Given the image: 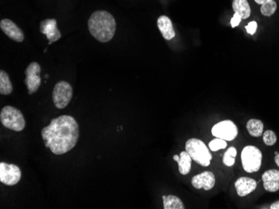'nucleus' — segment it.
<instances>
[{"mask_svg": "<svg viewBox=\"0 0 279 209\" xmlns=\"http://www.w3.org/2000/svg\"><path fill=\"white\" fill-rule=\"evenodd\" d=\"M41 135L46 147L54 154H65L73 149L79 140V125L73 117L62 115L53 119L50 125L42 129Z\"/></svg>", "mask_w": 279, "mask_h": 209, "instance_id": "obj_1", "label": "nucleus"}, {"mask_svg": "<svg viewBox=\"0 0 279 209\" xmlns=\"http://www.w3.org/2000/svg\"><path fill=\"white\" fill-rule=\"evenodd\" d=\"M89 31L100 43H108L112 39L116 29L115 18L105 10L94 12L88 21Z\"/></svg>", "mask_w": 279, "mask_h": 209, "instance_id": "obj_2", "label": "nucleus"}, {"mask_svg": "<svg viewBox=\"0 0 279 209\" xmlns=\"http://www.w3.org/2000/svg\"><path fill=\"white\" fill-rule=\"evenodd\" d=\"M186 151L193 161L201 166L208 167L213 159L210 151L203 141L197 138H191L186 141Z\"/></svg>", "mask_w": 279, "mask_h": 209, "instance_id": "obj_3", "label": "nucleus"}, {"mask_svg": "<svg viewBox=\"0 0 279 209\" xmlns=\"http://www.w3.org/2000/svg\"><path fill=\"white\" fill-rule=\"evenodd\" d=\"M0 121L6 129L20 132L25 128V119L20 110L12 106H5L0 112Z\"/></svg>", "mask_w": 279, "mask_h": 209, "instance_id": "obj_4", "label": "nucleus"}, {"mask_svg": "<svg viewBox=\"0 0 279 209\" xmlns=\"http://www.w3.org/2000/svg\"><path fill=\"white\" fill-rule=\"evenodd\" d=\"M241 159L243 168L247 173L253 174L259 171L263 154L258 147L253 145L246 146L242 151Z\"/></svg>", "mask_w": 279, "mask_h": 209, "instance_id": "obj_5", "label": "nucleus"}, {"mask_svg": "<svg viewBox=\"0 0 279 209\" xmlns=\"http://www.w3.org/2000/svg\"><path fill=\"white\" fill-rule=\"evenodd\" d=\"M73 97V88L69 83L60 81L56 83L53 90L52 98L54 104L59 110L67 107Z\"/></svg>", "mask_w": 279, "mask_h": 209, "instance_id": "obj_6", "label": "nucleus"}, {"mask_svg": "<svg viewBox=\"0 0 279 209\" xmlns=\"http://www.w3.org/2000/svg\"><path fill=\"white\" fill-rule=\"evenodd\" d=\"M212 133L216 138H222L226 141H232L238 134V129L233 122L224 120L215 124L212 129Z\"/></svg>", "mask_w": 279, "mask_h": 209, "instance_id": "obj_7", "label": "nucleus"}, {"mask_svg": "<svg viewBox=\"0 0 279 209\" xmlns=\"http://www.w3.org/2000/svg\"><path fill=\"white\" fill-rule=\"evenodd\" d=\"M21 178V170L15 164H0V182L5 185L14 186Z\"/></svg>", "mask_w": 279, "mask_h": 209, "instance_id": "obj_8", "label": "nucleus"}, {"mask_svg": "<svg viewBox=\"0 0 279 209\" xmlns=\"http://www.w3.org/2000/svg\"><path fill=\"white\" fill-rule=\"evenodd\" d=\"M41 72V65L36 62H32L25 69L24 74L26 77L24 79V83L28 88L29 94H33L38 91L41 84V79L39 76Z\"/></svg>", "mask_w": 279, "mask_h": 209, "instance_id": "obj_9", "label": "nucleus"}, {"mask_svg": "<svg viewBox=\"0 0 279 209\" xmlns=\"http://www.w3.org/2000/svg\"><path fill=\"white\" fill-rule=\"evenodd\" d=\"M41 32L46 34L48 38L49 45L55 43L61 38V33L58 29L57 20L55 19H46L41 23Z\"/></svg>", "mask_w": 279, "mask_h": 209, "instance_id": "obj_10", "label": "nucleus"}, {"mask_svg": "<svg viewBox=\"0 0 279 209\" xmlns=\"http://www.w3.org/2000/svg\"><path fill=\"white\" fill-rule=\"evenodd\" d=\"M0 29L9 38L15 42L21 43L24 40V33L21 29L10 19H2L0 22Z\"/></svg>", "mask_w": 279, "mask_h": 209, "instance_id": "obj_11", "label": "nucleus"}, {"mask_svg": "<svg viewBox=\"0 0 279 209\" xmlns=\"http://www.w3.org/2000/svg\"><path fill=\"white\" fill-rule=\"evenodd\" d=\"M216 183V178L214 174L210 171L203 172L202 174H197L191 179V184L196 189L203 188L206 191L213 189Z\"/></svg>", "mask_w": 279, "mask_h": 209, "instance_id": "obj_12", "label": "nucleus"}, {"mask_svg": "<svg viewBox=\"0 0 279 209\" xmlns=\"http://www.w3.org/2000/svg\"><path fill=\"white\" fill-rule=\"evenodd\" d=\"M264 189L270 193L279 190V170L269 169L265 172L262 177Z\"/></svg>", "mask_w": 279, "mask_h": 209, "instance_id": "obj_13", "label": "nucleus"}, {"mask_svg": "<svg viewBox=\"0 0 279 209\" xmlns=\"http://www.w3.org/2000/svg\"><path fill=\"white\" fill-rule=\"evenodd\" d=\"M257 184L258 183L253 178L242 177L235 182V188L239 197H245L255 190Z\"/></svg>", "mask_w": 279, "mask_h": 209, "instance_id": "obj_14", "label": "nucleus"}, {"mask_svg": "<svg viewBox=\"0 0 279 209\" xmlns=\"http://www.w3.org/2000/svg\"><path fill=\"white\" fill-rule=\"evenodd\" d=\"M157 26L166 40H172L176 35L172 20L166 15L158 18Z\"/></svg>", "mask_w": 279, "mask_h": 209, "instance_id": "obj_15", "label": "nucleus"}, {"mask_svg": "<svg viewBox=\"0 0 279 209\" xmlns=\"http://www.w3.org/2000/svg\"><path fill=\"white\" fill-rule=\"evenodd\" d=\"M232 9L234 12L241 16L242 19H247L250 17L251 8L248 0H233Z\"/></svg>", "mask_w": 279, "mask_h": 209, "instance_id": "obj_16", "label": "nucleus"}, {"mask_svg": "<svg viewBox=\"0 0 279 209\" xmlns=\"http://www.w3.org/2000/svg\"><path fill=\"white\" fill-rule=\"evenodd\" d=\"M191 156L186 151L181 152L179 155V159L177 160L178 164V169L181 175H186L191 171Z\"/></svg>", "mask_w": 279, "mask_h": 209, "instance_id": "obj_17", "label": "nucleus"}, {"mask_svg": "<svg viewBox=\"0 0 279 209\" xmlns=\"http://www.w3.org/2000/svg\"><path fill=\"white\" fill-rule=\"evenodd\" d=\"M263 128H264L263 123L259 119H250L247 123V129H248V133L251 136L256 137V138H258L263 134Z\"/></svg>", "mask_w": 279, "mask_h": 209, "instance_id": "obj_18", "label": "nucleus"}, {"mask_svg": "<svg viewBox=\"0 0 279 209\" xmlns=\"http://www.w3.org/2000/svg\"><path fill=\"white\" fill-rule=\"evenodd\" d=\"M164 209H184L185 205L179 197L174 195H164L163 196Z\"/></svg>", "mask_w": 279, "mask_h": 209, "instance_id": "obj_19", "label": "nucleus"}, {"mask_svg": "<svg viewBox=\"0 0 279 209\" xmlns=\"http://www.w3.org/2000/svg\"><path fill=\"white\" fill-rule=\"evenodd\" d=\"M13 92V85L9 74L4 70L0 71V93L3 95H9Z\"/></svg>", "mask_w": 279, "mask_h": 209, "instance_id": "obj_20", "label": "nucleus"}, {"mask_svg": "<svg viewBox=\"0 0 279 209\" xmlns=\"http://www.w3.org/2000/svg\"><path fill=\"white\" fill-rule=\"evenodd\" d=\"M237 152L234 147H230L226 151L223 156V164L227 167H232L235 164V158H236Z\"/></svg>", "mask_w": 279, "mask_h": 209, "instance_id": "obj_21", "label": "nucleus"}, {"mask_svg": "<svg viewBox=\"0 0 279 209\" xmlns=\"http://www.w3.org/2000/svg\"><path fill=\"white\" fill-rule=\"evenodd\" d=\"M277 8V4L272 0V1L266 3L264 5H262V7H261V13H262V15H264V16H272V15L276 12Z\"/></svg>", "mask_w": 279, "mask_h": 209, "instance_id": "obj_22", "label": "nucleus"}, {"mask_svg": "<svg viewBox=\"0 0 279 209\" xmlns=\"http://www.w3.org/2000/svg\"><path fill=\"white\" fill-rule=\"evenodd\" d=\"M227 146L226 140H223L222 138H215L209 143V148L213 152H217L220 149H224Z\"/></svg>", "mask_w": 279, "mask_h": 209, "instance_id": "obj_23", "label": "nucleus"}, {"mask_svg": "<svg viewBox=\"0 0 279 209\" xmlns=\"http://www.w3.org/2000/svg\"><path fill=\"white\" fill-rule=\"evenodd\" d=\"M277 135L272 130H267L263 133V142L267 146H273L277 143Z\"/></svg>", "mask_w": 279, "mask_h": 209, "instance_id": "obj_24", "label": "nucleus"}, {"mask_svg": "<svg viewBox=\"0 0 279 209\" xmlns=\"http://www.w3.org/2000/svg\"><path fill=\"white\" fill-rule=\"evenodd\" d=\"M257 29H258V24L257 22L252 21L249 23L246 26V30L249 34L253 35L257 31Z\"/></svg>", "mask_w": 279, "mask_h": 209, "instance_id": "obj_25", "label": "nucleus"}, {"mask_svg": "<svg viewBox=\"0 0 279 209\" xmlns=\"http://www.w3.org/2000/svg\"><path fill=\"white\" fill-rule=\"evenodd\" d=\"M242 18L240 15L237 14H234L233 17L231 19V25L232 28H236V26H238L239 24L241 23Z\"/></svg>", "mask_w": 279, "mask_h": 209, "instance_id": "obj_26", "label": "nucleus"}, {"mask_svg": "<svg viewBox=\"0 0 279 209\" xmlns=\"http://www.w3.org/2000/svg\"><path fill=\"white\" fill-rule=\"evenodd\" d=\"M257 4L258 5H264L266 3L270 2V1H272V0H254Z\"/></svg>", "mask_w": 279, "mask_h": 209, "instance_id": "obj_27", "label": "nucleus"}, {"mask_svg": "<svg viewBox=\"0 0 279 209\" xmlns=\"http://www.w3.org/2000/svg\"><path fill=\"white\" fill-rule=\"evenodd\" d=\"M271 209H279V201L273 202L271 206H270Z\"/></svg>", "mask_w": 279, "mask_h": 209, "instance_id": "obj_28", "label": "nucleus"}, {"mask_svg": "<svg viewBox=\"0 0 279 209\" xmlns=\"http://www.w3.org/2000/svg\"><path fill=\"white\" fill-rule=\"evenodd\" d=\"M275 163H276V164H277V167L279 168V152L277 153V154H276V156H275Z\"/></svg>", "mask_w": 279, "mask_h": 209, "instance_id": "obj_29", "label": "nucleus"}, {"mask_svg": "<svg viewBox=\"0 0 279 209\" xmlns=\"http://www.w3.org/2000/svg\"><path fill=\"white\" fill-rule=\"evenodd\" d=\"M178 159H179V155H174V156H173V160H174L175 161H177Z\"/></svg>", "mask_w": 279, "mask_h": 209, "instance_id": "obj_30", "label": "nucleus"}, {"mask_svg": "<svg viewBox=\"0 0 279 209\" xmlns=\"http://www.w3.org/2000/svg\"><path fill=\"white\" fill-rule=\"evenodd\" d=\"M46 79H48V78H49V75H48V74H46Z\"/></svg>", "mask_w": 279, "mask_h": 209, "instance_id": "obj_31", "label": "nucleus"}]
</instances>
